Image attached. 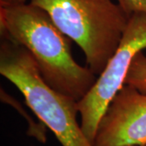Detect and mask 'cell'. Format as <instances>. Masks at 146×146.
<instances>
[{"mask_svg": "<svg viewBox=\"0 0 146 146\" xmlns=\"http://www.w3.org/2000/svg\"><path fill=\"white\" fill-rule=\"evenodd\" d=\"M0 33L31 54L49 86L78 102L98 80L88 67L73 58L72 39L60 31L46 11L30 2L0 7Z\"/></svg>", "mask_w": 146, "mask_h": 146, "instance_id": "obj_1", "label": "cell"}, {"mask_svg": "<svg viewBox=\"0 0 146 146\" xmlns=\"http://www.w3.org/2000/svg\"><path fill=\"white\" fill-rule=\"evenodd\" d=\"M84 54L88 68L99 76L116 52L130 15L112 0H30Z\"/></svg>", "mask_w": 146, "mask_h": 146, "instance_id": "obj_2", "label": "cell"}, {"mask_svg": "<svg viewBox=\"0 0 146 146\" xmlns=\"http://www.w3.org/2000/svg\"><path fill=\"white\" fill-rule=\"evenodd\" d=\"M0 73L21 91L26 104L62 146H93L76 119L78 102L49 86L31 54L6 37H1Z\"/></svg>", "mask_w": 146, "mask_h": 146, "instance_id": "obj_3", "label": "cell"}, {"mask_svg": "<svg viewBox=\"0 0 146 146\" xmlns=\"http://www.w3.org/2000/svg\"><path fill=\"white\" fill-rule=\"evenodd\" d=\"M143 50H146V12H135L115 54L92 89L78 102L81 129L92 144L105 110L124 84L131 58Z\"/></svg>", "mask_w": 146, "mask_h": 146, "instance_id": "obj_4", "label": "cell"}, {"mask_svg": "<svg viewBox=\"0 0 146 146\" xmlns=\"http://www.w3.org/2000/svg\"><path fill=\"white\" fill-rule=\"evenodd\" d=\"M146 144V94L123 84L110 102L100 121L93 146Z\"/></svg>", "mask_w": 146, "mask_h": 146, "instance_id": "obj_5", "label": "cell"}, {"mask_svg": "<svg viewBox=\"0 0 146 146\" xmlns=\"http://www.w3.org/2000/svg\"><path fill=\"white\" fill-rule=\"evenodd\" d=\"M124 84L131 85L146 94V56L142 52L137 53L131 58Z\"/></svg>", "mask_w": 146, "mask_h": 146, "instance_id": "obj_6", "label": "cell"}, {"mask_svg": "<svg viewBox=\"0 0 146 146\" xmlns=\"http://www.w3.org/2000/svg\"><path fill=\"white\" fill-rule=\"evenodd\" d=\"M129 15L135 12H146V0H116Z\"/></svg>", "mask_w": 146, "mask_h": 146, "instance_id": "obj_7", "label": "cell"}, {"mask_svg": "<svg viewBox=\"0 0 146 146\" xmlns=\"http://www.w3.org/2000/svg\"><path fill=\"white\" fill-rule=\"evenodd\" d=\"M27 0H0V7H8V6L18 5L25 3Z\"/></svg>", "mask_w": 146, "mask_h": 146, "instance_id": "obj_8", "label": "cell"}, {"mask_svg": "<svg viewBox=\"0 0 146 146\" xmlns=\"http://www.w3.org/2000/svg\"><path fill=\"white\" fill-rule=\"evenodd\" d=\"M138 146H146V144L145 145H138Z\"/></svg>", "mask_w": 146, "mask_h": 146, "instance_id": "obj_9", "label": "cell"}]
</instances>
